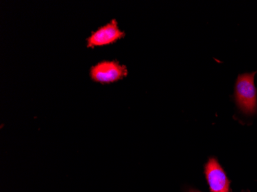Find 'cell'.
<instances>
[{
    "label": "cell",
    "instance_id": "obj_1",
    "mask_svg": "<svg viewBox=\"0 0 257 192\" xmlns=\"http://www.w3.org/2000/svg\"><path fill=\"white\" fill-rule=\"evenodd\" d=\"M255 73L239 75L235 87V98L244 113L254 114L257 110V94L254 85Z\"/></svg>",
    "mask_w": 257,
    "mask_h": 192
},
{
    "label": "cell",
    "instance_id": "obj_2",
    "mask_svg": "<svg viewBox=\"0 0 257 192\" xmlns=\"http://www.w3.org/2000/svg\"><path fill=\"white\" fill-rule=\"evenodd\" d=\"M128 75L126 66L116 60H102L91 66L89 76L92 81L101 84L117 82Z\"/></svg>",
    "mask_w": 257,
    "mask_h": 192
},
{
    "label": "cell",
    "instance_id": "obj_3",
    "mask_svg": "<svg viewBox=\"0 0 257 192\" xmlns=\"http://www.w3.org/2000/svg\"><path fill=\"white\" fill-rule=\"evenodd\" d=\"M125 37V33L118 27L117 21L112 20L106 25L99 27L96 31L92 32L86 38V46L94 48L97 46L112 44Z\"/></svg>",
    "mask_w": 257,
    "mask_h": 192
},
{
    "label": "cell",
    "instance_id": "obj_4",
    "mask_svg": "<svg viewBox=\"0 0 257 192\" xmlns=\"http://www.w3.org/2000/svg\"><path fill=\"white\" fill-rule=\"evenodd\" d=\"M205 174L212 192H229V181L216 158H209L205 167Z\"/></svg>",
    "mask_w": 257,
    "mask_h": 192
},
{
    "label": "cell",
    "instance_id": "obj_5",
    "mask_svg": "<svg viewBox=\"0 0 257 192\" xmlns=\"http://www.w3.org/2000/svg\"><path fill=\"white\" fill-rule=\"evenodd\" d=\"M190 192H199V191H196V190H190Z\"/></svg>",
    "mask_w": 257,
    "mask_h": 192
}]
</instances>
